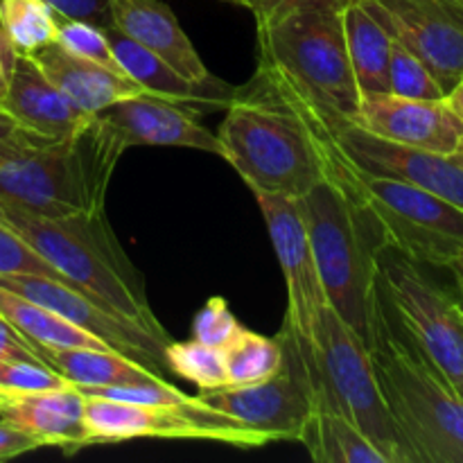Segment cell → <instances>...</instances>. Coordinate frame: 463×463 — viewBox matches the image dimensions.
<instances>
[{
    "label": "cell",
    "mask_w": 463,
    "mask_h": 463,
    "mask_svg": "<svg viewBox=\"0 0 463 463\" xmlns=\"http://www.w3.org/2000/svg\"><path fill=\"white\" fill-rule=\"evenodd\" d=\"M41 355L50 369L57 371L75 387H113L165 380V375L111 348H57L41 351Z\"/></svg>",
    "instance_id": "603a6c76"
},
{
    "label": "cell",
    "mask_w": 463,
    "mask_h": 463,
    "mask_svg": "<svg viewBox=\"0 0 463 463\" xmlns=\"http://www.w3.org/2000/svg\"><path fill=\"white\" fill-rule=\"evenodd\" d=\"M32 59L43 71V75L89 116L104 111L120 99L143 93L140 86L125 72L77 57L59 43L45 45L43 50L32 54Z\"/></svg>",
    "instance_id": "7402d4cb"
},
{
    "label": "cell",
    "mask_w": 463,
    "mask_h": 463,
    "mask_svg": "<svg viewBox=\"0 0 463 463\" xmlns=\"http://www.w3.org/2000/svg\"><path fill=\"white\" fill-rule=\"evenodd\" d=\"M366 348L411 463H463V398L401 328L380 283Z\"/></svg>",
    "instance_id": "7a4b0ae2"
},
{
    "label": "cell",
    "mask_w": 463,
    "mask_h": 463,
    "mask_svg": "<svg viewBox=\"0 0 463 463\" xmlns=\"http://www.w3.org/2000/svg\"><path fill=\"white\" fill-rule=\"evenodd\" d=\"M242 330L244 326L235 319L229 303L222 297L208 298L202 310L194 315L193 321V339H199V342L208 344V346L222 348V351L231 342H235Z\"/></svg>",
    "instance_id": "1f68e13d"
},
{
    "label": "cell",
    "mask_w": 463,
    "mask_h": 463,
    "mask_svg": "<svg viewBox=\"0 0 463 463\" xmlns=\"http://www.w3.org/2000/svg\"><path fill=\"white\" fill-rule=\"evenodd\" d=\"M357 170V167H355ZM357 193L384 244L416 265L455 269L463 258V211L423 188L355 172Z\"/></svg>",
    "instance_id": "ba28073f"
},
{
    "label": "cell",
    "mask_w": 463,
    "mask_h": 463,
    "mask_svg": "<svg viewBox=\"0 0 463 463\" xmlns=\"http://www.w3.org/2000/svg\"><path fill=\"white\" fill-rule=\"evenodd\" d=\"M9 274L45 276V279H54L66 283V279H63L50 262H45L34 249L27 247V244L23 242L16 233H12L7 226L0 224V276Z\"/></svg>",
    "instance_id": "d6a6232c"
},
{
    "label": "cell",
    "mask_w": 463,
    "mask_h": 463,
    "mask_svg": "<svg viewBox=\"0 0 463 463\" xmlns=\"http://www.w3.org/2000/svg\"><path fill=\"white\" fill-rule=\"evenodd\" d=\"M54 43H59L63 50H68V52L77 54V57L89 59V61L99 63V66H107L111 68V71L122 72L116 57H113L111 43H109L104 27L93 25V23L89 21L59 16L57 41H54Z\"/></svg>",
    "instance_id": "4dcf8cb0"
},
{
    "label": "cell",
    "mask_w": 463,
    "mask_h": 463,
    "mask_svg": "<svg viewBox=\"0 0 463 463\" xmlns=\"http://www.w3.org/2000/svg\"><path fill=\"white\" fill-rule=\"evenodd\" d=\"M389 93L414 99H443L446 90L414 52L393 39L389 59Z\"/></svg>",
    "instance_id": "f546056e"
},
{
    "label": "cell",
    "mask_w": 463,
    "mask_h": 463,
    "mask_svg": "<svg viewBox=\"0 0 463 463\" xmlns=\"http://www.w3.org/2000/svg\"><path fill=\"white\" fill-rule=\"evenodd\" d=\"M0 111L7 113L23 131L45 143L71 138L90 118L43 75L34 59L25 54H16L7 89L0 99Z\"/></svg>",
    "instance_id": "ac0fdd59"
},
{
    "label": "cell",
    "mask_w": 463,
    "mask_h": 463,
    "mask_svg": "<svg viewBox=\"0 0 463 463\" xmlns=\"http://www.w3.org/2000/svg\"><path fill=\"white\" fill-rule=\"evenodd\" d=\"M446 104L452 109V113H455V116L463 122V77L457 81L455 86H452L450 90H448Z\"/></svg>",
    "instance_id": "60d3db41"
},
{
    "label": "cell",
    "mask_w": 463,
    "mask_h": 463,
    "mask_svg": "<svg viewBox=\"0 0 463 463\" xmlns=\"http://www.w3.org/2000/svg\"><path fill=\"white\" fill-rule=\"evenodd\" d=\"M448 90L463 77V0H362Z\"/></svg>",
    "instance_id": "4fadbf2b"
},
{
    "label": "cell",
    "mask_w": 463,
    "mask_h": 463,
    "mask_svg": "<svg viewBox=\"0 0 463 463\" xmlns=\"http://www.w3.org/2000/svg\"><path fill=\"white\" fill-rule=\"evenodd\" d=\"M0 224L50 262L68 285L134 321L154 337L170 342V335L149 306L143 274L118 242L107 213L39 217L0 206Z\"/></svg>",
    "instance_id": "3957f363"
},
{
    "label": "cell",
    "mask_w": 463,
    "mask_h": 463,
    "mask_svg": "<svg viewBox=\"0 0 463 463\" xmlns=\"http://www.w3.org/2000/svg\"><path fill=\"white\" fill-rule=\"evenodd\" d=\"M59 16L111 27V0H45Z\"/></svg>",
    "instance_id": "d590c367"
},
{
    "label": "cell",
    "mask_w": 463,
    "mask_h": 463,
    "mask_svg": "<svg viewBox=\"0 0 463 463\" xmlns=\"http://www.w3.org/2000/svg\"><path fill=\"white\" fill-rule=\"evenodd\" d=\"M344 34L360 93L389 90V59L393 39L383 23L362 5V0H355L344 9Z\"/></svg>",
    "instance_id": "cb8c5ba5"
},
{
    "label": "cell",
    "mask_w": 463,
    "mask_h": 463,
    "mask_svg": "<svg viewBox=\"0 0 463 463\" xmlns=\"http://www.w3.org/2000/svg\"><path fill=\"white\" fill-rule=\"evenodd\" d=\"M226 3H233V5H240V7H247V9H256L258 0H226Z\"/></svg>",
    "instance_id": "b9f144b4"
},
{
    "label": "cell",
    "mask_w": 463,
    "mask_h": 463,
    "mask_svg": "<svg viewBox=\"0 0 463 463\" xmlns=\"http://www.w3.org/2000/svg\"><path fill=\"white\" fill-rule=\"evenodd\" d=\"M337 143L348 161L364 175L389 176L423 188L463 211V156L407 147L378 138L357 125L337 131Z\"/></svg>",
    "instance_id": "9a60e30c"
},
{
    "label": "cell",
    "mask_w": 463,
    "mask_h": 463,
    "mask_svg": "<svg viewBox=\"0 0 463 463\" xmlns=\"http://www.w3.org/2000/svg\"><path fill=\"white\" fill-rule=\"evenodd\" d=\"M217 138L253 194L301 199L353 167L328 122L262 54L251 80L233 89Z\"/></svg>",
    "instance_id": "6da1fadb"
},
{
    "label": "cell",
    "mask_w": 463,
    "mask_h": 463,
    "mask_svg": "<svg viewBox=\"0 0 463 463\" xmlns=\"http://www.w3.org/2000/svg\"><path fill=\"white\" fill-rule=\"evenodd\" d=\"M84 402L77 387L48 392H7L0 389V419L39 439L45 448L63 455L84 446Z\"/></svg>",
    "instance_id": "d6986e66"
},
{
    "label": "cell",
    "mask_w": 463,
    "mask_h": 463,
    "mask_svg": "<svg viewBox=\"0 0 463 463\" xmlns=\"http://www.w3.org/2000/svg\"><path fill=\"white\" fill-rule=\"evenodd\" d=\"M75 387L63 375L41 362L14 360L0 362V389L7 392H48V389Z\"/></svg>",
    "instance_id": "836d02e7"
},
{
    "label": "cell",
    "mask_w": 463,
    "mask_h": 463,
    "mask_svg": "<svg viewBox=\"0 0 463 463\" xmlns=\"http://www.w3.org/2000/svg\"><path fill=\"white\" fill-rule=\"evenodd\" d=\"M14 360H27V362H41L45 364L43 355L39 348L23 337L5 317H0V362H14ZM48 366V364H45Z\"/></svg>",
    "instance_id": "8d00e7d4"
},
{
    "label": "cell",
    "mask_w": 463,
    "mask_h": 463,
    "mask_svg": "<svg viewBox=\"0 0 463 463\" xmlns=\"http://www.w3.org/2000/svg\"><path fill=\"white\" fill-rule=\"evenodd\" d=\"M258 54L269 59L337 134L353 125L360 89L344 34V12H298L258 30Z\"/></svg>",
    "instance_id": "8992f818"
},
{
    "label": "cell",
    "mask_w": 463,
    "mask_h": 463,
    "mask_svg": "<svg viewBox=\"0 0 463 463\" xmlns=\"http://www.w3.org/2000/svg\"><path fill=\"white\" fill-rule=\"evenodd\" d=\"M355 165L319 181L298 199L328 306L369 339L378 260L387 247L378 222L357 193Z\"/></svg>",
    "instance_id": "277c9868"
},
{
    "label": "cell",
    "mask_w": 463,
    "mask_h": 463,
    "mask_svg": "<svg viewBox=\"0 0 463 463\" xmlns=\"http://www.w3.org/2000/svg\"><path fill=\"white\" fill-rule=\"evenodd\" d=\"M378 283L401 328L463 398V315L457 298L389 247L380 253Z\"/></svg>",
    "instance_id": "9c48e42d"
},
{
    "label": "cell",
    "mask_w": 463,
    "mask_h": 463,
    "mask_svg": "<svg viewBox=\"0 0 463 463\" xmlns=\"http://www.w3.org/2000/svg\"><path fill=\"white\" fill-rule=\"evenodd\" d=\"M224 362L229 387L256 384L279 373L283 364V348L276 337H262L244 328L240 337L224 348Z\"/></svg>",
    "instance_id": "83f0119b"
},
{
    "label": "cell",
    "mask_w": 463,
    "mask_h": 463,
    "mask_svg": "<svg viewBox=\"0 0 463 463\" xmlns=\"http://www.w3.org/2000/svg\"><path fill=\"white\" fill-rule=\"evenodd\" d=\"M107 39L111 43L113 57L118 66L122 68L127 77L140 86L143 93L154 95V98L172 99V102L188 104L193 109H226L233 95V86L222 80H213L208 84H197L176 72L170 63L163 61L147 48L136 43L127 34H122L118 27H104Z\"/></svg>",
    "instance_id": "44dd1931"
},
{
    "label": "cell",
    "mask_w": 463,
    "mask_h": 463,
    "mask_svg": "<svg viewBox=\"0 0 463 463\" xmlns=\"http://www.w3.org/2000/svg\"><path fill=\"white\" fill-rule=\"evenodd\" d=\"M0 317H5L23 337L30 339L39 353L57 351V348H109L107 344L77 328L54 310H48L5 288H0Z\"/></svg>",
    "instance_id": "d4e9b609"
},
{
    "label": "cell",
    "mask_w": 463,
    "mask_h": 463,
    "mask_svg": "<svg viewBox=\"0 0 463 463\" xmlns=\"http://www.w3.org/2000/svg\"><path fill=\"white\" fill-rule=\"evenodd\" d=\"M276 339L283 348V364L279 373L256 384L202 392L199 398L269 437L271 443L298 441L303 425L317 410L315 389L301 342L288 321H283Z\"/></svg>",
    "instance_id": "8fae6325"
},
{
    "label": "cell",
    "mask_w": 463,
    "mask_h": 463,
    "mask_svg": "<svg viewBox=\"0 0 463 463\" xmlns=\"http://www.w3.org/2000/svg\"><path fill=\"white\" fill-rule=\"evenodd\" d=\"M0 288L21 294V297L39 303L48 310H54L63 319L75 324L77 328L86 330L99 342L107 344L111 351L131 357V360L149 366L156 373L165 375V346L170 342L154 337L152 333L136 326L134 321L116 315L72 285L45 279V276L9 274L0 276Z\"/></svg>",
    "instance_id": "7c38bea8"
},
{
    "label": "cell",
    "mask_w": 463,
    "mask_h": 463,
    "mask_svg": "<svg viewBox=\"0 0 463 463\" xmlns=\"http://www.w3.org/2000/svg\"><path fill=\"white\" fill-rule=\"evenodd\" d=\"M131 439H197L224 446H267L269 437L256 432L235 416L224 414L202 398L185 405H131L109 398L86 396L84 446H113Z\"/></svg>",
    "instance_id": "30bf717a"
},
{
    "label": "cell",
    "mask_w": 463,
    "mask_h": 463,
    "mask_svg": "<svg viewBox=\"0 0 463 463\" xmlns=\"http://www.w3.org/2000/svg\"><path fill=\"white\" fill-rule=\"evenodd\" d=\"M98 116H102L120 134L127 147L165 145V147L202 149V152L224 156L217 134L199 122L197 109L188 104L138 93L111 104Z\"/></svg>",
    "instance_id": "e0dca14e"
},
{
    "label": "cell",
    "mask_w": 463,
    "mask_h": 463,
    "mask_svg": "<svg viewBox=\"0 0 463 463\" xmlns=\"http://www.w3.org/2000/svg\"><path fill=\"white\" fill-rule=\"evenodd\" d=\"M301 348L317 410L337 411L351 420L383 452L387 463H411L410 450L380 392L364 339L326 306L317 324L315 342L312 346L301 344Z\"/></svg>",
    "instance_id": "52a82bcc"
},
{
    "label": "cell",
    "mask_w": 463,
    "mask_h": 463,
    "mask_svg": "<svg viewBox=\"0 0 463 463\" xmlns=\"http://www.w3.org/2000/svg\"><path fill=\"white\" fill-rule=\"evenodd\" d=\"M39 143H45V140H39L27 134V131H23L7 113L0 111V161L14 156V154H21L23 149H30Z\"/></svg>",
    "instance_id": "f35d334b"
},
{
    "label": "cell",
    "mask_w": 463,
    "mask_h": 463,
    "mask_svg": "<svg viewBox=\"0 0 463 463\" xmlns=\"http://www.w3.org/2000/svg\"><path fill=\"white\" fill-rule=\"evenodd\" d=\"M59 14L45 0H0V30L16 54L32 57L57 41Z\"/></svg>",
    "instance_id": "4316f807"
},
{
    "label": "cell",
    "mask_w": 463,
    "mask_h": 463,
    "mask_svg": "<svg viewBox=\"0 0 463 463\" xmlns=\"http://www.w3.org/2000/svg\"><path fill=\"white\" fill-rule=\"evenodd\" d=\"M459 154H461V156H463V145H461V147H459Z\"/></svg>",
    "instance_id": "f6af8a7d"
},
{
    "label": "cell",
    "mask_w": 463,
    "mask_h": 463,
    "mask_svg": "<svg viewBox=\"0 0 463 463\" xmlns=\"http://www.w3.org/2000/svg\"><path fill=\"white\" fill-rule=\"evenodd\" d=\"M351 3H355V0H258L253 14H256L258 30H262V27L274 25V23L283 21L292 14L317 12V9L344 12Z\"/></svg>",
    "instance_id": "e575fe53"
},
{
    "label": "cell",
    "mask_w": 463,
    "mask_h": 463,
    "mask_svg": "<svg viewBox=\"0 0 463 463\" xmlns=\"http://www.w3.org/2000/svg\"><path fill=\"white\" fill-rule=\"evenodd\" d=\"M457 274V279H459V288H461V294H463V258H461V262L459 265L455 267V269H452Z\"/></svg>",
    "instance_id": "7bdbcfd3"
},
{
    "label": "cell",
    "mask_w": 463,
    "mask_h": 463,
    "mask_svg": "<svg viewBox=\"0 0 463 463\" xmlns=\"http://www.w3.org/2000/svg\"><path fill=\"white\" fill-rule=\"evenodd\" d=\"M165 366L179 378L190 380L202 392L229 387L224 351L199 339L190 342H170L165 346Z\"/></svg>",
    "instance_id": "f1b7e54d"
},
{
    "label": "cell",
    "mask_w": 463,
    "mask_h": 463,
    "mask_svg": "<svg viewBox=\"0 0 463 463\" xmlns=\"http://www.w3.org/2000/svg\"><path fill=\"white\" fill-rule=\"evenodd\" d=\"M14 61H16V50L12 48L5 32L0 30V99H3L5 89H7L9 75H12Z\"/></svg>",
    "instance_id": "ab89813d"
},
{
    "label": "cell",
    "mask_w": 463,
    "mask_h": 463,
    "mask_svg": "<svg viewBox=\"0 0 463 463\" xmlns=\"http://www.w3.org/2000/svg\"><path fill=\"white\" fill-rule=\"evenodd\" d=\"M39 448H45L39 439L0 419V461L16 459V457L34 452Z\"/></svg>",
    "instance_id": "74e56055"
},
{
    "label": "cell",
    "mask_w": 463,
    "mask_h": 463,
    "mask_svg": "<svg viewBox=\"0 0 463 463\" xmlns=\"http://www.w3.org/2000/svg\"><path fill=\"white\" fill-rule=\"evenodd\" d=\"M298 441L317 463H387L360 428L330 410H315Z\"/></svg>",
    "instance_id": "484cf974"
},
{
    "label": "cell",
    "mask_w": 463,
    "mask_h": 463,
    "mask_svg": "<svg viewBox=\"0 0 463 463\" xmlns=\"http://www.w3.org/2000/svg\"><path fill=\"white\" fill-rule=\"evenodd\" d=\"M353 125L378 138L407 147L457 154L463 145V122L443 99L401 98L389 90L362 93Z\"/></svg>",
    "instance_id": "2e32d148"
},
{
    "label": "cell",
    "mask_w": 463,
    "mask_h": 463,
    "mask_svg": "<svg viewBox=\"0 0 463 463\" xmlns=\"http://www.w3.org/2000/svg\"><path fill=\"white\" fill-rule=\"evenodd\" d=\"M125 140L102 116H90L71 138L39 143L0 161V206L39 217L104 213Z\"/></svg>",
    "instance_id": "5b68a950"
},
{
    "label": "cell",
    "mask_w": 463,
    "mask_h": 463,
    "mask_svg": "<svg viewBox=\"0 0 463 463\" xmlns=\"http://www.w3.org/2000/svg\"><path fill=\"white\" fill-rule=\"evenodd\" d=\"M256 199L288 285L285 321L292 326L303 346H312L317 324L328 301L298 199L283 194H256Z\"/></svg>",
    "instance_id": "5bb4252c"
},
{
    "label": "cell",
    "mask_w": 463,
    "mask_h": 463,
    "mask_svg": "<svg viewBox=\"0 0 463 463\" xmlns=\"http://www.w3.org/2000/svg\"><path fill=\"white\" fill-rule=\"evenodd\" d=\"M111 23L190 81L208 84L215 80L163 0H111Z\"/></svg>",
    "instance_id": "ffe728a7"
},
{
    "label": "cell",
    "mask_w": 463,
    "mask_h": 463,
    "mask_svg": "<svg viewBox=\"0 0 463 463\" xmlns=\"http://www.w3.org/2000/svg\"><path fill=\"white\" fill-rule=\"evenodd\" d=\"M457 306H459V310H461V315H463V294L459 298H457Z\"/></svg>",
    "instance_id": "ee69618b"
}]
</instances>
